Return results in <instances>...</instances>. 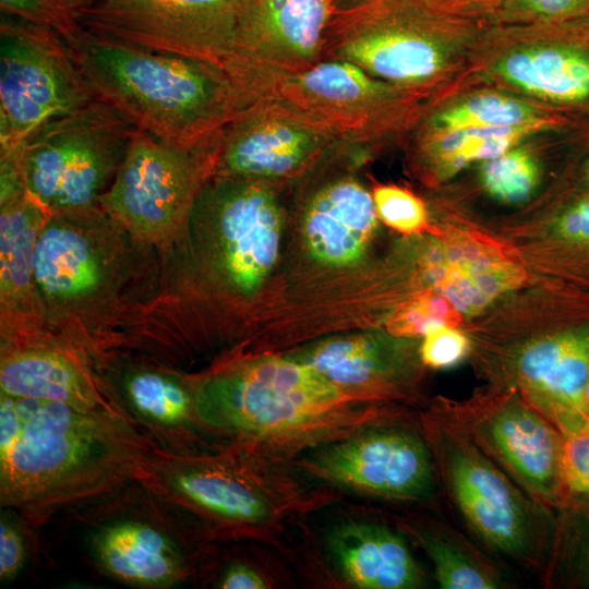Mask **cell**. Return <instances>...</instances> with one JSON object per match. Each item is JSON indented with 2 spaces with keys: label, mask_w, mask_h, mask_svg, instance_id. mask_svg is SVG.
<instances>
[{
  "label": "cell",
  "mask_w": 589,
  "mask_h": 589,
  "mask_svg": "<svg viewBox=\"0 0 589 589\" xmlns=\"http://www.w3.org/2000/svg\"><path fill=\"white\" fill-rule=\"evenodd\" d=\"M123 230L100 207L50 214L37 239L34 275L46 322L61 330L65 321L99 316L127 273Z\"/></svg>",
  "instance_id": "obj_9"
},
{
  "label": "cell",
  "mask_w": 589,
  "mask_h": 589,
  "mask_svg": "<svg viewBox=\"0 0 589 589\" xmlns=\"http://www.w3.org/2000/svg\"><path fill=\"white\" fill-rule=\"evenodd\" d=\"M346 143L278 103L249 99L219 133L213 176L288 180Z\"/></svg>",
  "instance_id": "obj_16"
},
{
  "label": "cell",
  "mask_w": 589,
  "mask_h": 589,
  "mask_svg": "<svg viewBox=\"0 0 589 589\" xmlns=\"http://www.w3.org/2000/svg\"><path fill=\"white\" fill-rule=\"evenodd\" d=\"M459 318L458 311L444 294L425 293L399 306L388 328L395 336H425L441 327L456 326Z\"/></svg>",
  "instance_id": "obj_31"
},
{
  "label": "cell",
  "mask_w": 589,
  "mask_h": 589,
  "mask_svg": "<svg viewBox=\"0 0 589 589\" xmlns=\"http://www.w3.org/2000/svg\"><path fill=\"white\" fill-rule=\"evenodd\" d=\"M0 204L1 346H8L47 335L34 259L50 213L27 191Z\"/></svg>",
  "instance_id": "obj_21"
},
{
  "label": "cell",
  "mask_w": 589,
  "mask_h": 589,
  "mask_svg": "<svg viewBox=\"0 0 589 589\" xmlns=\"http://www.w3.org/2000/svg\"><path fill=\"white\" fill-rule=\"evenodd\" d=\"M584 402H585V411L589 419V371H588L587 382L585 386Z\"/></svg>",
  "instance_id": "obj_42"
},
{
  "label": "cell",
  "mask_w": 589,
  "mask_h": 589,
  "mask_svg": "<svg viewBox=\"0 0 589 589\" xmlns=\"http://www.w3.org/2000/svg\"><path fill=\"white\" fill-rule=\"evenodd\" d=\"M123 401L139 425L167 449H201L207 436L196 410L195 388L168 370L139 366L122 380Z\"/></svg>",
  "instance_id": "obj_26"
},
{
  "label": "cell",
  "mask_w": 589,
  "mask_h": 589,
  "mask_svg": "<svg viewBox=\"0 0 589 589\" xmlns=\"http://www.w3.org/2000/svg\"><path fill=\"white\" fill-rule=\"evenodd\" d=\"M99 351L63 337L1 346V393L68 404L139 424L95 368Z\"/></svg>",
  "instance_id": "obj_17"
},
{
  "label": "cell",
  "mask_w": 589,
  "mask_h": 589,
  "mask_svg": "<svg viewBox=\"0 0 589 589\" xmlns=\"http://www.w3.org/2000/svg\"><path fill=\"white\" fill-rule=\"evenodd\" d=\"M241 98L278 103L339 139L374 147L412 129L422 94L378 80L341 60L298 72L250 70L230 77Z\"/></svg>",
  "instance_id": "obj_5"
},
{
  "label": "cell",
  "mask_w": 589,
  "mask_h": 589,
  "mask_svg": "<svg viewBox=\"0 0 589 589\" xmlns=\"http://www.w3.org/2000/svg\"><path fill=\"white\" fill-rule=\"evenodd\" d=\"M431 412L470 440L542 505L552 508L566 502L563 435L520 394L442 405Z\"/></svg>",
  "instance_id": "obj_13"
},
{
  "label": "cell",
  "mask_w": 589,
  "mask_h": 589,
  "mask_svg": "<svg viewBox=\"0 0 589 589\" xmlns=\"http://www.w3.org/2000/svg\"><path fill=\"white\" fill-rule=\"evenodd\" d=\"M494 69L524 92L574 116H589V26L564 28L541 45L515 49Z\"/></svg>",
  "instance_id": "obj_23"
},
{
  "label": "cell",
  "mask_w": 589,
  "mask_h": 589,
  "mask_svg": "<svg viewBox=\"0 0 589 589\" xmlns=\"http://www.w3.org/2000/svg\"><path fill=\"white\" fill-rule=\"evenodd\" d=\"M569 123V119L561 118L520 125L464 128L438 133L414 130L413 152L425 171L437 178H446L469 163L485 161L504 154L525 136L540 129Z\"/></svg>",
  "instance_id": "obj_27"
},
{
  "label": "cell",
  "mask_w": 589,
  "mask_h": 589,
  "mask_svg": "<svg viewBox=\"0 0 589 589\" xmlns=\"http://www.w3.org/2000/svg\"><path fill=\"white\" fill-rule=\"evenodd\" d=\"M2 14L57 32L67 44L82 33L79 14L64 0H0Z\"/></svg>",
  "instance_id": "obj_32"
},
{
  "label": "cell",
  "mask_w": 589,
  "mask_h": 589,
  "mask_svg": "<svg viewBox=\"0 0 589 589\" xmlns=\"http://www.w3.org/2000/svg\"><path fill=\"white\" fill-rule=\"evenodd\" d=\"M79 20L94 35L225 69L233 49L236 1L98 0Z\"/></svg>",
  "instance_id": "obj_15"
},
{
  "label": "cell",
  "mask_w": 589,
  "mask_h": 589,
  "mask_svg": "<svg viewBox=\"0 0 589 589\" xmlns=\"http://www.w3.org/2000/svg\"><path fill=\"white\" fill-rule=\"evenodd\" d=\"M587 8H589V0H587Z\"/></svg>",
  "instance_id": "obj_44"
},
{
  "label": "cell",
  "mask_w": 589,
  "mask_h": 589,
  "mask_svg": "<svg viewBox=\"0 0 589 589\" xmlns=\"http://www.w3.org/2000/svg\"><path fill=\"white\" fill-rule=\"evenodd\" d=\"M470 349L468 338L454 327L437 328L424 336L420 359L431 368H447L458 363Z\"/></svg>",
  "instance_id": "obj_35"
},
{
  "label": "cell",
  "mask_w": 589,
  "mask_h": 589,
  "mask_svg": "<svg viewBox=\"0 0 589 589\" xmlns=\"http://www.w3.org/2000/svg\"><path fill=\"white\" fill-rule=\"evenodd\" d=\"M588 142H589V134H588ZM582 176H584V181L586 182V184L589 188V149H588V153H587L586 158L584 160Z\"/></svg>",
  "instance_id": "obj_41"
},
{
  "label": "cell",
  "mask_w": 589,
  "mask_h": 589,
  "mask_svg": "<svg viewBox=\"0 0 589 589\" xmlns=\"http://www.w3.org/2000/svg\"><path fill=\"white\" fill-rule=\"evenodd\" d=\"M94 99L57 32L1 13L0 154L19 147L44 123Z\"/></svg>",
  "instance_id": "obj_11"
},
{
  "label": "cell",
  "mask_w": 589,
  "mask_h": 589,
  "mask_svg": "<svg viewBox=\"0 0 589 589\" xmlns=\"http://www.w3.org/2000/svg\"><path fill=\"white\" fill-rule=\"evenodd\" d=\"M219 136V135H218ZM217 139L178 147L136 130L99 207L140 244H168L187 224L214 173Z\"/></svg>",
  "instance_id": "obj_10"
},
{
  "label": "cell",
  "mask_w": 589,
  "mask_h": 589,
  "mask_svg": "<svg viewBox=\"0 0 589 589\" xmlns=\"http://www.w3.org/2000/svg\"><path fill=\"white\" fill-rule=\"evenodd\" d=\"M194 388L209 437L278 462L368 426L410 418L400 408L334 385L287 356L238 362Z\"/></svg>",
  "instance_id": "obj_2"
},
{
  "label": "cell",
  "mask_w": 589,
  "mask_h": 589,
  "mask_svg": "<svg viewBox=\"0 0 589 589\" xmlns=\"http://www.w3.org/2000/svg\"><path fill=\"white\" fill-rule=\"evenodd\" d=\"M372 197L377 217L387 226L404 233L418 232L426 226L425 205L409 190L381 184L373 189Z\"/></svg>",
  "instance_id": "obj_33"
},
{
  "label": "cell",
  "mask_w": 589,
  "mask_h": 589,
  "mask_svg": "<svg viewBox=\"0 0 589 589\" xmlns=\"http://www.w3.org/2000/svg\"><path fill=\"white\" fill-rule=\"evenodd\" d=\"M327 551L344 580L360 589H417L424 574L405 538L387 526L352 521L328 534Z\"/></svg>",
  "instance_id": "obj_24"
},
{
  "label": "cell",
  "mask_w": 589,
  "mask_h": 589,
  "mask_svg": "<svg viewBox=\"0 0 589 589\" xmlns=\"http://www.w3.org/2000/svg\"><path fill=\"white\" fill-rule=\"evenodd\" d=\"M276 182L212 176L189 217L212 231L213 264L243 294L261 286L278 256L284 212Z\"/></svg>",
  "instance_id": "obj_14"
},
{
  "label": "cell",
  "mask_w": 589,
  "mask_h": 589,
  "mask_svg": "<svg viewBox=\"0 0 589 589\" xmlns=\"http://www.w3.org/2000/svg\"><path fill=\"white\" fill-rule=\"evenodd\" d=\"M555 228L567 242L589 247V191L577 195L562 209Z\"/></svg>",
  "instance_id": "obj_37"
},
{
  "label": "cell",
  "mask_w": 589,
  "mask_h": 589,
  "mask_svg": "<svg viewBox=\"0 0 589 589\" xmlns=\"http://www.w3.org/2000/svg\"><path fill=\"white\" fill-rule=\"evenodd\" d=\"M522 398L562 434L589 425L584 393L589 371V326L526 344L510 363Z\"/></svg>",
  "instance_id": "obj_19"
},
{
  "label": "cell",
  "mask_w": 589,
  "mask_h": 589,
  "mask_svg": "<svg viewBox=\"0 0 589 589\" xmlns=\"http://www.w3.org/2000/svg\"><path fill=\"white\" fill-rule=\"evenodd\" d=\"M268 459L231 444L176 452L154 444L135 480L163 502L194 514L214 536H266L320 506Z\"/></svg>",
  "instance_id": "obj_4"
},
{
  "label": "cell",
  "mask_w": 589,
  "mask_h": 589,
  "mask_svg": "<svg viewBox=\"0 0 589 589\" xmlns=\"http://www.w3.org/2000/svg\"><path fill=\"white\" fill-rule=\"evenodd\" d=\"M434 11V0H336L321 61H347L424 95L450 61Z\"/></svg>",
  "instance_id": "obj_8"
},
{
  "label": "cell",
  "mask_w": 589,
  "mask_h": 589,
  "mask_svg": "<svg viewBox=\"0 0 589 589\" xmlns=\"http://www.w3.org/2000/svg\"><path fill=\"white\" fill-rule=\"evenodd\" d=\"M136 130L97 99L44 123L15 148L25 190L50 214L98 206Z\"/></svg>",
  "instance_id": "obj_6"
},
{
  "label": "cell",
  "mask_w": 589,
  "mask_h": 589,
  "mask_svg": "<svg viewBox=\"0 0 589 589\" xmlns=\"http://www.w3.org/2000/svg\"><path fill=\"white\" fill-rule=\"evenodd\" d=\"M26 562V546L22 529L9 509L0 518V580H13Z\"/></svg>",
  "instance_id": "obj_36"
},
{
  "label": "cell",
  "mask_w": 589,
  "mask_h": 589,
  "mask_svg": "<svg viewBox=\"0 0 589 589\" xmlns=\"http://www.w3.org/2000/svg\"><path fill=\"white\" fill-rule=\"evenodd\" d=\"M562 435V481L566 501L589 497V425Z\"/></svg>",
  "instance_id": "obj_34"
},
{
  "label": "cell",
  "mask_w": 589,
  "mask_h": 589,
  "mask_svg": "<svg viewBox=\"0 0 589 589\" xmlns=\"http://www.w3.org/2000/svg\"><path fill=\"white\" fill-rule=\"evenodd\" d=\"M309 477L332 486L384 500L419 502L436 492L432 450L410 418L368 426L297 459Z\"/></svg>",
  "instance_id": "obj_12"
},
{
  "label": "cell",
  "mask_w": 589,
  "mask_h": 589,
  "mask_svg": "<svg viewBox=\"0 0 589 589\" xmlns=\"http://www.w3.org/2000/svg\"><path fill=\"white\" fill-rule=\"evenodd\" d=\"M551 118L515 98L497 94L473 96L454 106L437 110L414 123L417 131L446 132L464 128L512 127L531 122L561 119Z\"/></svg>",
  "instance_id": "obj_28"
},
{
  "label": "cell",
  "mask_w": 589,
  "mask_h": 589,
  "mask_svg": "<svg viewBox=\"0 0 589 589\" xmlns=\"http://www.w3.org/2000/svg\"><path fill=\"white\" fill-rule=\"evenodd\" d=\"M92 554L110 576L139 587L163 588L190 575V560L168 533L149 522L119 520L92 537Z\"/></svg>",
  "instance_id": "obj_25"
},
{
  "label": "cell",
  "mask_w": 589,
  "mask_h": 589,
  "mask_svg": "<svg viewBox=\"0 0 589 589\" xmlns=\"http://www.w3.org/2000/svg\"><path fill=\"white\" fill-rule=\"evenodd\" d=\"M524 12L542 17L562 19L587 9V0H515Z\"/></svg>",
  "instance_id": "obj_39"
},
{
  "label": "cell",
  "mask_w": 589,
  "mask_h": 589,
  "mask_svg": "<svg viewBox=\"0 0 589 589\" xmlns=\"http://www.w3.org/2000/svg\"><path fill=\"white\" fill-rule=\"evenodd\" d=\"M77 14L95 4L98 0H64Z\"/></svg>",
  "instance_id": "obj_40"
},
{
  "label": "cell",
  "mask_w": 589,
  "mask_h": 589,
  "mask_svg": "<svg viewBox=\"0 0 589 589\" xmlns=\"http://www.w3.org/2000/svg\"><path fill=\"white\" fill-rule=\"evenodd\" d=\"M419 422L438 480L470 529L495 552L540 568L549 541L550 508L431 411Z\"/></svg>",
  "instance_id": "obj_7"
},
{
  "label": "cell",
  "mask_w": 589,
  "mask_h": 589,
  "mask_svg": "<svg viewBox=\"0 0 589 589\" xmlns=\"http://www.w3.org/2000/svg\"><path fill=\"white\" fill-rule=\"evenodd\" d=\"M588 573H589V549H588Z\"/></svg>",
  "instance_id": "obj_43"
},
{
  "label": "cell",
  "mask_w": 589,
  "mask_h": 589,
  "mask_svg": "<svg viewBox=\"0 0 589 589\" xmlns=\"http://www.w3.org/2000/svg\"><path fill=\"white\" fill-rule=\"evenodd\" d=\"M481 180L493 197L506 203H518L528 199L536 189L539 168L528 151L512 148L483 161Z\"/></svg>",
  "instance_id": "obj_30"
},
{
  "label": "cell",
  "mask_w": 589,
  "mask_h": 589,
  "mask_svg": "<svg viewBox=\"0 0 589 589\" xmlns=\"http://www.w3.org/2000/svg\"><path fill=\"white\" fill-rule=\"evenodd\" d=\"M372 147L353 144L342 169L323 176L309 192L302 214L305 243L320 262L342 266L364 253L377 224L372 193L350 171Z\"/></svg>",
  "instance_id": "obj_20"
},
{
  "label": "cell",
  "mask_w": 589,
  "mask_h": 589,
  "mask_svg": "<svg viewBox=\"0 0 589 589\" xmlns=\"http://www.w3.org/2000/svg\"><path fill=\"white\" fill-rule=\"evenodd\" d=\"M230 76L250 70L298 72L322 59L336 0H235Z\"/></svg>",
  "instance_id": "obj_18"
},
{
  "label": "cell",
  "mask_w": 589,
  "mask_h": 589,
  "mask_svg": "<svg viewBox=\"0 0 589 589\" xmlns=\"http://www.w3.org/2000/svg\"><path fill=\"white\" fill-rule=\"evenodd\" d=\"M431 560L434 577L443 589H498L496 573L459 541L442 533L407 526Z\"/></svg>",
  "instance_id": "obj_29"
},
{
  "label": "cell",
  "mask_w": 589,
  "mask_h": 589,
  "mask_svg": "<svg viewBox=\"0 0 589 589\" xmlns=\"http://www.w3.org/2000/svg\"><path fill=\"white\" fill-rule=\"evenodd\" d=\"M68 45L95 99L169 145L213 143L242 107L219 65L136 48L84 28Z\"/></svg>",
  "instance_id": "obj_3"
},
{
  "label": "cell",
  "mask_w": 589,
  "mask_h": 589,
  "mask_svg": "<svg viewBox=\"0 0 589 589\" xmlns=\"http://www.w3.org/2000/svg\"><path fill=\"white\" fill-rule=\"evenodd\" d=\"M154 444L136 423L1 393V507L39 525L135 480Z\"/></svg>",
  "instance_id": "obj_1"
},
{
  "label": "cell",
  "mask_w": 589,
  "mask_h": 589,
  "mask_svg": "<svg viewBox=\"0 0 589 589\" xmlns=\"http://www.w3.org/2000/svg\"><path fill=\"white\" fill-rule=\"evenodd\" d=\"M223 589H266L271 582L266 576L249 563L235 561L230 563L217 581Z\"/></svg>",
  "instance_id": "obj_38"
},
{
  "label": "cell",
  "mask_w": 589,
  "mask_h": 589,
  "mask_svg": "<svg viewBox=\"0 0 589 589\" xmlns=\"http://www.w3.org/2000/svg\"><path fill=\"white\" fill-rule=\"evenodd\" d=\"M286 356L347 392L381 402L399 395L396 387L412 371L408 348L374 333L323 339Z\"/></svg>",
  "instance_id": "obj_22"
}]
</instances>
